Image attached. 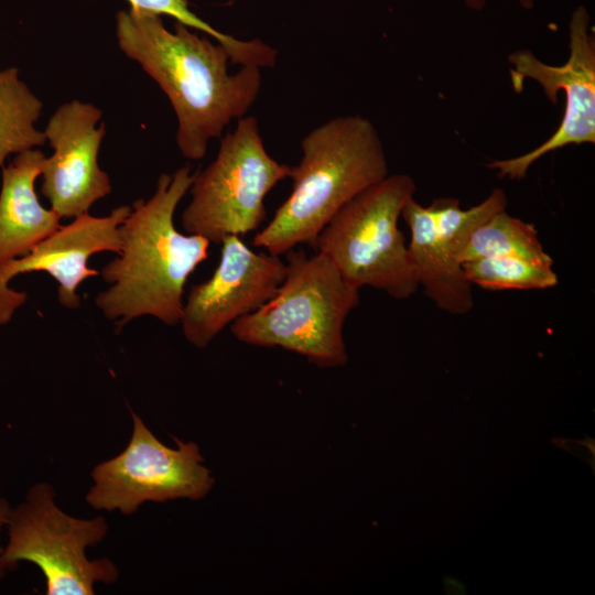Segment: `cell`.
<instances>
[{
	"mask_svg": "<svg viewBox=\"0 0 595 595\" xmlns=\"http://www.w3.org/2000/svg\"><path fill=\"white\" fill-rule=\"evenodd\" d=\"M516 1L521 8L526 10H530L534 4V0H516ZM463 2L468 9L473 11H482L487 4V0H463Z\"/></svg>",
	"mask_w": 595,
	"mask_h": 595,
	"instance_id": "ffe728a7",
	"label": "cell"
},
{
	"mask_svg": "<svg viewBox=\"0 0 595 595\" xmlns=\"http://www.w3.org/2000/svg\"><path fill=\"white\" fill-rule=\"evenodd\" d=\"M518 257L553 262L536 226L500 210L477 226L463 250L462 264L483 258Z\"/></svg>",
	"mask_w": 595,
	"mask_h": 595,
	"instance_id": "2e32d148",
	"label": "cell"
},
{
	"mask_svg": "<svg viewBox=\"0 0 595 595\" xmlns=\"http://www.w3.org/2000/svg\"><path fill=\"white\" fill-rule=\"evenodd\" d=\"M131 212L122 205L107 216L88 213L73 218L36 245L29 253L0 267V325L7 324L24 304L25 292L9 286L14 277L29 272H46L57 283V299L66 309H78L79 284L99 271L87 266L88 259L104 251L118 253L121 249L119 227Z\"/></svg>",
	"mask_w": 595,
	"mask_h": 595,
	"instance_id": "4fadbf2b",
	"label": "cell"
},
{
	"mask_svg": "<svg viewBox=\"0 0 595 595\" xmlns=\"http://www.w3.org/2000/svg\"><path fill=\"white\" fill-rule=\"evenodd\" d=\"M506 207L502 188H494L468 209L454 197L436 198L429 206L414 197L407 202L401 217L410 230L409 252L419 288L436 307L452 315H464L473 309V285L465 277L461 257L473 230Z\"/></svg>",
	"mask_w": 595,
	"mask_h": 595,
	"instance_id": "30bf717a",
	"label": "cell"
},
{
	"mask_svg": "<svg viewBox=\"0 0 595 595\" xmlns=\"http://www.w3.org/2000/svg\"><path fill=\"white\" fill-rule=\"evenodd\" d=\"M102 111L78 99L61 105L43 130L53 149L45 156L41 192L61 218L88 213L99 199L111 193L109 175L98 164L106 133Z\"/></svg>",
	"mask_w": 595,
	"mask_h": 595,
	"instance_id": "7c38bea8",
	"label": "cell"
},
{
	"mask_svg": "<svg viewBox=\"0 0 595 595\" xmlns=\"http://www.w3.org/2000/svg\"><path fill=\"white\" fill-rule=\"evenodd\" d=\"M220 246L218 266L191 288L180 321L184 337L197 348L272 299L285 277L279 256L256 252L239 236L225 238Z\"/></svg>",
	"mask_w": 595,
	"mask_h": 595,
	"instance_id": "8fae6325",
	"label": "cell"
},
{
	"mask_svg": "<svg viewBox=\"0 0 595 595\" xmlns=\"http://www.w3.org/2000/svg\"><path fill=\"white\" fill-rule=\"evenodd\" d=\"M284 255L285 277L277 293L235 321L232 335L248 345L294 351L320 368L345 365L343 328L360 302L359 290L320 252L293 248Z\"/></svg>",
	"mask_w": 595,
	"mask_h": 595,
	"instance_id": "277c9868",
	"label": "cell"
},
{
	"mask_svg": "<svg viewBox=\"0 0 595 595\" xmlns=\"http://www.w3.org/2000/svg\"><path fill=\"white\" fill-rule=\"evenodd\" d=\"M133 432L116 457L97 465L95 485L86 496L95 509L133 513L145 501L205 497L214 485L198 446L175 439L177 448L162 444L131 411Z\"/></svg>",
	"mask_w": 595,
	"mask_h": 595,
	"instance_id": "9c48e42d",
	"label": "cell"
},
{
	"mask_svg": "<svg viewBox=\"0 0 595 595\" xmlns=\"http://www.w3.org/2000/svg\"><path fill=\"white\" fill-rule=\"evenodd\" d=\"M127 1L132 10L169 15L174 18L176 22L210 36L228 51L231 64L270 68L277 63L278 51L275 48L259 39L244 41L216 30L191 11L187 0Z\"/></svg>",
	"mask_w": 595,
	"mask_h": 595,
	"instance_id": "e0dca14e",
	"label": "cell"
},
{
	"mask_svg": "<svg viewBox=\"0 0 595 595\" xmlns=\"http://www.w3.org/2000/svg\"><path fill=\"white\" fill-rule=\"evenodd\" d=\"M553 262L518 257L483 258L463 263L472 285L488 291L545 290L558 284Z\"/></svg>",
	"mask_w": 595,
	"mask_h": 595,
	"instance_id": "ac0fdd59",
	"label": "cell"
},
{
	"mask_svg": "<svg viewBox=\"0 0 595 595\" xmlns=\"http://www.w3.org/2000/svg\"><path fill=\"white\" fill-rule=\"evenodd\" d=\"M194 176L188 165L162 173L152 196L133 202L119 227L121 249L101 269L108 286L95 299L117 332L141 316L180 324L185 283L208 258L210 246L205 237L182 234L174 225L177 205Z\"/></svg>",
	"mask_w": 595,
	"mask_h": 595,
	"instance_id": "7a4b0ae2",
	"label": "cell"
},
{
	"mask_svg": "<svg viewBox=\"0 0 595 595\" xmlns=\"http://www.w3.org/2000/svg\"><path fill=\"white\" fill-rule=\"evenodd\" d=\"M6 528L8 542L0 556L4 571L31 562L42 571L47 595H91L96 582L113 583L118 570L109 559L90 561L86 549L104 539L102 517L89 520L66 515L54 504L51 485L40 483L24 501L11 508Z\"/></svg>",
	"mask_w": 595,
	"mask_h": 595,
	"instance_id": "52a82bcc",
	"label": "cell"
},
{
	"mask_svg": "<svg viewBox=\"0 0 595 595\" xmlns=\"http://www.w3.org/2000/svg\"><path fill=\"white\" fill-rule=\"evenodd\" d=\"M415 192L410 175L389 174L348 202L312 248L326 256L356 289L371 286L397 300L410 299L419 283L398 220Z\"/></svg>",
	"mask_w": 595,
	"mask_h": 595,
	"instance_id": "5b68a950",
	"label": "cell"
},
{
	"mask_svg": "<svg viewBox=\"0 0 595 595\" xmlns=\"http://www.w3.org/2000/svg\"><path fill=\"white\" fill-rule=\"evenodd\" d=\"M119 48L160 86L177 119L176 144L188 160L205 156L212 139L246 116L262 84L256 66L228 72L230 55L219 43L161 15L129 9L116 15ZM231 64V63H230Z\"/></svg>",
	"mask_w": 595,
	"mask_h": 595,
	"instance_id": "6da1fadb",
	"label": "cell"
},
{
	"mask_svg": "<svg viewBox=\"0 0 595 595\" xmlns=\"http://www.w3.org/2000/svg\"><path fill=\"white\" fill-rule=\"evenodd\" d=\"M10 510H11V507L9 505V502L0 496V537H1V532H2V529L6 528L7 526V521H8V518H9V513H10ZM3 548L0 543V556L3 552ZM6 574V571L1 566L0 564V578Z\"/></svg>",
	"mask_w": 595,
	"mask_h": 595,
	"instance_id": "d6986e66",
	"label": "cell"
},
{
	"mask_svg": "<svg viewBox=\"0 0 595 595\" xmlns=\"http://www.w3.org/2000/svg\"><path fill=\"white\" fill-rule=\"evenodd\" d=\"M42 109V101L20 79L18 68L0 71V170L9 155L45 144L44 132L35 127Z\"/></svg>",
	"mask_w": 595,
	"mask_h": 595,
	"instance_id": "9a60e30c",
	"label": "cell"
},
{
	"mask_svg": "<svg viewBox=\"0 0 595 595\" xmlns=\"http://www.w3.org/2000/svg\"><path fill=\"white\" fill-rule=\"evenodd\" d=\"M567 61L559 66L545 64L530 50H518L508 56L513 90H523L526 79L537 82L545 97L558 104L559 91L564 94V111L555 132L533 150L486 166L498 177L522 180L530 166L545 154L564 147L595 143V35L586 7L577 6L569 22Z\"/></svg>",
	"mask_w": 595,
	"mask_h": 595,
	"instance_id": "ba28073f",
	"label": "cell"
},
{
	"mask_svg": "<svg viewBox=\"0 0 595 595\" xmlns=\"http://www.w3.org/2000/svg\"><path fill=\"white\" fill-rule=\"evenodd\" d=\"M302 159L291 166L292 191L255 247L281 256L298 245L313 246L329 220L354 197L389 175L380 136L360 116L332 118L301 142Z\"/></svg>",
	"mask_w": 595,
	"mask_h": 595,
	"instance_id": "3957f363",
	"label": "cell"
},
{
	"mask_svg": "<svg viewBox=\"0 0 595 595\" xmlns=\"http://www.w3.org/2000/svg\"><path fill=\"white\" fill-rule=\"evenodd\" d=\"M44 159L42 151L32 149L1 169L0 267L25 256L62 226L61 216L43 207L35 192Z\"/></svg>",
	"mask_w": 595,
	"mask_h": 595,
	"instance_id": "5bb4252c",
	"label": "cell"
},
{
	"mask_svg": "<svg viewBox=\"0 0 595 595\" xmlns=\"http://www.w3.org/2000/svg\"><path fill=\"white\" fill-rule=\"evenodd\" d=\"M290 170L268 153L258 120L239 118L221 139L214 161L195 172L192 199L181 217L184 230L217 245L257 230L267 217V194L289 177Z\"/></svg>",
	"mask_w": 595,
	"mask_h": 595,
	"instance_id": "8992f818",
	"label": "cell"
}]
</instances>
